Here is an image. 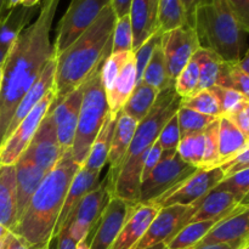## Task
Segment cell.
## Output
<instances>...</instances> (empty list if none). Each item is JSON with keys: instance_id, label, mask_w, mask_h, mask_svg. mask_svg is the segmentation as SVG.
Here are the masks:
<instances>
[{"instance_id": "obj_55", "label": "cell", "mask_w": 249, "mask_h": 249, "mask_svg": "<svg viewBox=\"0 0 249 249\" xmlns=\"http://www.w3.org/2000/svg\"><path fill=\"white\" fill-rule=\"evenodd\" d=\"M9 51H10V48H6V46L0 45V67L4 65L5 60H6L7 53H9Z\"/></svg>"}, {"instance_id": "obj_11", "label": "cell", "mask_w": 249, "mask_h": 249, "mask_svg": "<svg viewBox=\"0 0 249 249\" xmlns=\"http://www.w3.org/2000/svg\"><path fill=\"white\" fill-rule=\"evenodd\" d=\"M111 197L106 179L85 195L65 226L75 242L88 241Z\"/></svg>"}, {"instance_id": "obj_33", "label": "cell", "mask_w": 249, "mask_h": 249, "mask_svg": "<svg viewBox=\"0 0 249 249\" xmlns=\"http://www.w3.org/2000/svg\"><path fill=\"white\" fill-rule=\"evenodd\" d=\"M224 219V218H223ZM221 219L189 223L165 245L168 249H194Z\"/></svg>"}, {"instance_id": "obj_58", "label": "cell", "mask_w": 249, "mask_h": 249, "mask_svg": "<svg viewBox=\"0 0 249 249\" xmlns=\"http://www.w3.org/2000/svg\"><path fill=\"white\" fill-rule=\"evenodd\" d=\"M6 2L7 0H0V21L4 17V15L6 14Z\"/></svg>"}, {"instance_id": "obj_17", "label": "cell", "mask_w": 249, "mask_h": 249, "mask_svg": "<svg viewBox=\"0 0 249 249\" xmlns=\"http://www.w3.org/2000/svg\"><path fill=\"white\" fill-rule=\"evenodd\" d=\"M82 96L83 85L70 92L60 104L49 109V113L53 117V124H55L58 145L63 152L72 147Z\"/></svg>"}, {"instance_id": "obj_3", "label": "cell", "mask_w": 249, "mask_h": 249, "mask_svg": "<svg viewBox=\"0 0 249 249\" xmlns=\"http://www.w3.org/2000/svg\"><path fill=\"white\" fill-rule=\"evenodd\" d=\"M79 167L71 148L65 151L57 164L41 180L11 232L32 246L50 247L68 187Z\"/></svg>"}, {"instance_id": "obj_38", "label": "cell", "mask_w": 249, "mask_h": 249, "mask_svg": "<svg viewBox=\"0 0 249 249\" xmlns=\"http://www.w3.org/2000/svg\"><path fill=\"white\" fill-rule=\"evenodd\" d=\"M177 119L178 125H179L180 131V139L182 136H186L192 133H199V131H204V129L213 123L215 117L206 116L199 112L194 111V109L186 108V107H179L177 112Z\"/></svg>"}, {"instance_id": "obj_52", "label": "cell", "mask_w": 249, "mask_h": 249, "mask_svg": "<svg viewBox=\"0 0 249 249\" xmlns=\"http://www.w3.org/2000/svg\"><path fill=\"white\" fill-rule=\"evenodd\" d=\"M131 0H111L112 9H113L114 14H116L117 18L122 16L129 15V10H130Z\"/></svg>"}, {"instance_id": "obj_32", "label": "cell", "mask_w": 249, "mask_h": 249, "mask_svg": "<svg viewBox=\"0 0 249 249\" xmlns=\"http://www.w3.org/2000/svg\"><path fill=\"white\" fill-rule=\"evenodd\" d=\"M187 26L186 14L180 0H158L156 11V31L160 33Z\"/></svg>"}, {"instance_id": "obj_34", "label": "cell", "mask_w": 249, "mask_h": 249, "mask_svg": "<svg viewBox=\"0 0 249 249\" xmlns=\"http://www.w3.org/2000/svg\"><path fill=\"white\" fill-rule=\"evenodd\" d=\"M140 80L157 89L160 92L174 85V80L170 79L169 74H168L164 55H163L160 45L157 46L156 50L153 51L152 56L143 70L142 77Z\"/></svg>"}, {"instance_id": "obj_35", "label": "cell", "mask_w": 249, "mask_h": 249, "mask_svg": "<svg viewBox=\"0 0 249 249\" xmlns=\"http://www.w3.org/2000/svg\"><path fill=\"white\" fill-rule=\"evenodd\" d=\"M177 155L187 164H191L196 168H201L204 155L203 131L182 136L177 147Z\"/></svg>"}, {"instance_id": "obj_57", "label": "cell", "mask_w": 249, "mask_h": 249, "mask_svg": "<svg viewBox=\"0 0 249 249\" xmlns=\"http://www.w3.org/2000/svg\"><path fill=\"white\" fill-rule=\"evenodd\" d=\"M22 0H7L6 2V11H9V10L14 9V7L18 6V5H21Z\"/></svg>"}, {"instance_id": "obj_22", "label": "cell", "mask_w": 249, "mask_h": 249, "mask_svg": "<svg viewBox=\"0 0 249 249\" xmlns=\"http://www.w3.org/2000/svg\"><path fill=\"white\" fill-rule=\"evenodd\" d=\"M240 204L242 203L232 192L228 191L218 184L201 199V204L190 223L226 218Z\"/></svg>"}, {"instance_id": "obj_36", "label": "cell", "mask_w": 249, "mask_h": 249, "mask_svg": "<svg viewBox=\"0 0 249 249\" xmlns=\"http://www.w3.org/2000/svg\"><path fill=\"white\" fill-rule=\"evenodd\" d=\"M199 82V63L196 53L192 56L191 60L187 62L184 70L179 73L174 80L175 92L181 99L190 97L198 91Z\"/></svg>"}, {"instance_id": "obj_59", "label": "cell", "mask_w": 249, "mask_h": 249, "mask_svg": "<svg viewBox=\"0 0 249 249\" xmlns=\"http://www.w3.org/2000/svg\"><path fill=\"white\" fill-rule=\"evenodd\" d=\"M150 4H151V10H152V16L156 21V11H157L158 0H150Z\"/></svg>"}, {"instance_id": "obj_41", "label": "cell", "mask_w": 249, "mask_h": 249, "mask_svg": "<svg viewBox=\"0 0 249 249\" xmlns=\"http://www.w3.org/2000/svg\"><path fill=\"white\" fill-rule=\"evenodd\" d=\"M160 38H162V33L160 31H156L147 40L143 41L138 49L133 51L134 58H135V66H136V78L138 82L142 77L143 70H145L146 65H147L148 60L152 56L153 51L156 50L157 46L160 45Z\"/></svg>"}, {"instance_id": "obj_50", "label": "cell", "mask_w": 249, "mask_h": 249, "mask_svg": "<svg viewBox=\"0 0 249 249\" xmlns=\"http://www.w3.org/2000/svg\"><path fill=\"white\" fill-rule=\"evenodd\" d=\"M180 1H181L182 6H184L185 14H186L187 26L194 28V18L197 9L212 4L213 0H180Z\"/></svg>"}, {"instance_id": "obj_37", "label": "cell", "mask_w": 249, "mask_h": 249, "mask_svg": "<svg viewBox=\"0 0 249 249\" xmlns=\"http://www.w3.org/2000/svg\"><path fill=\"white\" fill-rule=\"evenodd\" d=\"M180 106L194 109L206 116L219 118L221 116V109L214 92L211 89L199 90L190 97H185L180 101Z\"/></svg>"}, {"instance_id": "obj_40", "label": "cell", "mask_w": 249, "mask_h": 249, "mask_svg": "<svg viewBox=\"0 0 249 249\" xmlns=\"http://www.w3.org/2000/svg\"><path fill=\"white\" fill-rule=\"evenodd\" d=\"M133 28L129 15L118 17L112 36V53H129L133 51Z\"/></svg>"}, {"instance_id": "obj_44", "label": "cell", "mask_w": 249, "mask_h": 249, "mask_svg": "<svg viewBox=\"0 0 249 249\" xmlns=\"http://www.w3.org/2000/svg\"><path fill=\"white\" fill-rule=\"evenodd\" d=\"M157 141L163 151H177L180 141V131L178 125L177 113L164 124L160 130Z\"/></svg>"}, {"instance_id": "obj_31", "label": "cell", "mask_w": 249, "mask_h": 249, "mask_svg": "<svg viewBox=\"0 0 249 249\" xmlns=\"http://www.w3.org/2000/svg\"><path fill=\"white\" fill-rule=\"evenodd\" d=\"M196 56L199 63L198 91L216 87L226 67V61L221 60L213 51L202 48L198 49Z\"/></svg>"}, {"instance_id": "obj_60", "label": "cell", "mask_w": 249, "mask_h": 249, "mask_svg": "<svg viewBox=\"0 0 249 249\" xmlns=\"http://www.w3.org/2000/svg\"><path fill=\"white\" fill-rule=\"evenodd\" d=\"M9 232H10V231L7 230V229H5L4 226L0 225V242H1V241L4 240L5 237H6V235H7V233H9Z\"/></svg>"}, {"instance_id": "obj_53", "label": "cell", "mask_w": 249, "mask_h": 249, "mask_svg": "<svg viewBox=\"0 0 249 249\" xmlns=\"http://www.w3.org/2000/svg\"><path fill=\"white\" fill-rule=\"evenodd\" d=\"M245 245V243H243ZM242 246V245H241ZM241 246L237 245H229V243H216V245H207V246H198L194 249H237Z\"/></svg>"}, {"instance_id": "obj_48", "label": "cell", "mask_w": 249, "mask_h": 249, "mask_svg": "<svg viewBox=\"0 0 249 249\" xmlns=\"http://www.w3.org/2000/svg\"><path fill=\"white\" fill-rule=\"evenodd\" d=\"M0 249H50L49 246H32L15 233L9 232L0 242Z\"/></svg>"}, {"instance_id": "obj_51", "label": "cell", "mask_w": 249, "mask_h": 249, "mask_svg": "<svg viewBox=\"0 0 249 249\" xmlns=\"http://www.w3.org/2000/svg\"><path fill=\"white\" fill-rule=\"evenodd\" d=\"M57 241V247L56 249H75L77 248V242L70 235L67 229H63L55 238Z\"/></svg>"}, {"instance_id": "obj_61", "label": "cell", "mask_w": 249, "mask_h": 249, "mask_svg": "<svg viewBox=\"0 0 249 249\" xmlns=\"http://www.w3.org/2000/svg\"><path fill=\"white\" fill-rule=\"evenodd\" d=\"M165 247V245H157V246H155V247H151V248H147V249H163Z\"/></svg>"}, {"instance_id": "obj_43", "label": "cell", "mask_w": 249, "mask_h": 249, "mask_svg": "<svg viewBox=\"0 0 249 249\" xmlns=\"http://www.w3.org/2000/svg\"><path fill=\"white\" fill-rule=\"evenodd\" d=\"M211 90L214 92L216 99H218L219 106H220L221 109V116L226 114L228 112L232 111L233 108H236L242 102L249 101L248 97L243 96L241 92L230 89V88L213 87Z\"/></svg>"}, {"instance_id": "obj_42", "label": "cell", "mask_w": 249, "mask_h": 249, "mask_svg": "<svg viewBox=\"0 0 249 249\" xmlns=\"http://www.w3.org/2000/svg\"><path fill=\"white\" fill-rule=\"evenodd\" d=\"M221 187L232 192L241 203H248L249 192V169L241 170L231 177L224 178L223 181L219 182Z\"/></svg>"}, {"instance_id": "obj_13", "label": "cell", "mask_w": 249, "mask_h": 249, "mask_svg": "<svg viewBox=\"0 0 249 249\" xmlns=\"http://www.w3.org/2000/svg\"><path fill=\"white\" fill-rule=\"evenodd\" d=\"M160 48L164 55L168 74L170 79L175 80L201 46L195 29L190 26H184L163 33Z\"/></svg>"}, {"instance_id": "obj_30", "label": "cell", "mask_w": 249, "mask_h": 249, "mask_svg": "<svg viewBox=\"0 0 249 249\" xmlns=\"http://www.w3.org/2000/svg\"><path fill=\"white\" fill-rule=\"evenodd\" d=\"M158 94H160V91L157 89L140 80V82L136 83L133 92L122 108V112L135 119L139 123L151 111L156 100H157Z\"/></svg>"}, {"instance_id": "obj_2", "label": "cell", "mask_w": 249, "mask_h": 249, "mask_svg": "<svg viewBox=\"0 0 249 249\" xmlns=\"http://www.w3.org/2000/svg\"><path fill=\"white\" fill-rule=\"evenodd\" d=\"M117 16L112 5L105 7L96 21L55 58L53 106L82 87L112 53V36Z\"/></svg>"}, {"instance_id": "obj_4", "label": "cell", "mask_w": 249, "mask_h": 249, "mask_svg": "<svg viewBox=\"0 0 249 249\" xmlns=\"http://www.w3.org/2000/svg\"><path fill=\"white\" fill-rule=\"evenodd\" d=\"M180 101L181 97L175 92L174 85L158 94L151 111L138 123L121 167L113 175L106 177L112 197H118L130 203H139L143 160L157 141L164 124L178 112Z\"/></svg>"}, {"instance_id": "obj_1", "label": "cell", "mask_w": 249, "mask_h": 249, "mask_svg": "<svg viewBox=\"0 0 249 249\" xmlns=\"http://www.w3.org/2000/svg\"><path fill=\"white\" fill-rule=\"evenodd\" d=\"M60 0H43L38 17L10 48L0 85V145L17 105L53 57L50 32Z\"/></svg>"}, {"instance_id": "obj_19", "label": "cell", "mask_w": 249, "mask_h": 249, "mask_svg": "<svg viewBox=\"0 0 249 249\" xmlns=\"http://www.w3.org/2000/svg\"><path fill=\"white\" fill-rule=\"evenodd\" d=\"M55 68L56 61L55 58H53V60L46 65V67L44 68V71L41 72V74L39 75L38 79L34 82V84L29 88L28 91H27L26 94H24V96L22 97V100L19 101V104L17 105L16 109H15L11 121H10L6 133H5L4 140L17 128V125L28 116L29 112H31L32 109L36 107V105L43 99L44 95H45L49 90L53 89V78H55Z\"/></svg>"}, {"instance_id": "obj_56", "label": "cell", "mask_w": 249, "mask_h": 249, "mask_svg": "<svg viewBox=\"0 0 249 249\" xmlns=\"http://www.w3.org/2000/svg\"><path fill=\"white\" fill-rule=\"evenodd\" d=\"M40 1L41 0H22L21 5H23L26 7H33L40 4Z\"/></svg>"}, {"instance_id": "obj_5", "label": "cell", "mask_w": 249, "mask_h": 249, "mask_svg": "<svg viewBox=\"0 0 249 249\" xmlns=\"http://www.w3.org/2000/svg\"><path fill=\"white\" fill-rule=\"evenodd\" d=\"M194 29L202 49L213 51L226 62H236L248 53V32L226 0H213L197 9Z\"/></svg>"}, {"instance_id": "obj_20", "label": "cell", "mask_w": 249, "mask_h": 249, "mask_svg": "<svg viewBox=\"0 0 249 249\" xmlns=\"http://www.w3.org/2000/svg\"><path fill=\"white\" fill-rule=\"evenodd\" d=\"M160 209L151 203H136L111 249H131L145 235Z\"/></svg>"}, {"instance_id": "obj_23", "label": "cell", "mask_w": 249, "mask_h": 249, "mask_svg": "<svg viewBox=\"0 0 249 249\" xmlns=\"http://www.w3.org/2000/svg\"><path fill=\"white\" fill-rule=\"evenodd\" d=\"M138 83L136 78V66L134 53L128 58L122 70L119 71L118 75L114 78L112 84L107 88L106 99L108 104L109 112L113 114H118L122 111L123 106L125 105L126 100L129 99L130 94L133 92Z\"/></svg>"}, {"instance_id": "obj_18", "label": "cell", "mask_w": 249, "mask_h": 249, "mask_svg": "<svg viewBox=\"0 0 249 249\" xmlns=\"http://www.w3.org/2000/svg\"><path fill=\"white\" fill-rule=\"evenodd\" d=\"M99 184L100 172H92V170H89L85 167H83V165H80L78 172L73 177L70 187H68L62 209H61L60 216H58L57 224H56L55 232H53V240L65 229L71 214L77 208V206L84 198L85 195L91 191L92 189H95Z\"/></svg>"}, {"instance_id": "obj_54", "label": "cell", "mask_w": 249, "mask_h": 249, "mask_svg": "<svg viewBox=\"0 0 249 249\" xmlns=\"http://www.w3.org/2000/svg\"><path fill=\"white\" fill-rule=\"evenodd\" d=\"M235 65L236 67H237L240 71H242L243 73L249 74V53H247L242 58H241V60L236 61Z\"/></svg>"}, {"instance_id": "obj_9", "label": "cell", "mask_w": 249, "mask_h": 249, "mask_svg": "<svg viewBox=\"0 0 249 249\" xmlns=\"http://www.w3.org/2000/svg\"><path fill=\"white\" fill-rule=\"evenodd\" d=\"M53 100H55V91L53 88L44 95L43 99L17 125V128L2 141L0 145V167L15 165L17 160L28 147L41 119L53 106Z\"/></svg>"}, {"instance_id": "obj_62", "label": "cell", "mask_w": 249, "mask_h": 249, "mask_svg": "<svg viewBox=\"0 0 249 249\" xmlns=\"http://www.w3.org/2000/svg\"><path fill=\"white\" fill-rule=\"evenodd\" d=\"M237 249H249V243L246 242L245 245H242L240 248H237Z\"/></svg>"}, {"instance_id": "obj_46", "label": "cell", "mask_w": 249, "mask_h": 249, "mask_svg": "<svg viewBox=\"0 0 249 249\" xmlns=\"http://www.w3.org/2000/svg\"><path fill=\"white\" fill-rule=\"evenodd\" d=\"M223 117L230 119L246 136H249V101L242 102Z\"/></svg>"}, {"instance_id": "obj_6", "label": "cell", "mask_w": 249, "mask_h": 249, "mask_svg": "<svg viewBox=\"0 0 249 249\" xmlns=\"http://www.w3.org/2000/svg\"><path fill=\"white\" fill-rule=\"evenodd\" d=\"M101 67L83 84L77 129L71 147L73 160L79 165H83L87 160L90 147L109 113L106 91L101 79Z\"/></svg>"}, {"instance_id": "obj_25", "label": "cell", "mask_w": 249, "mask_h": 249, "mask_svg": "<svg viewBox=\"0 0 249 249\" xmlns=\"http://www.w3.org/2000/svg\"><path fill=\"white\" fill-rule=\"evenodd\" d=\"M17 223L15 165L0 167V225L11 232Z\"/></svg>"}, {"instance_id": "obj_63", "label": "cell", "mask_w": 249, "mask_h": 249, "mask_svg": "<svg viewBox=\"0 0 249 249\" xmlns=\"http://www.w3.org/2000/svg\"><path fill=\"white\" fill-rule=\"evenodd\" d=\"M1 79H2V66L0 67V85H1Z\"/></svg>"}, {"instance_id": "obj_45", "label": "cell", "mask_w": 249, "mask_h": 249, "mask_svg": "<svg viewBox=\"0 0 249 249\" xmlns=\"http://www.w3.org/2000/svg\"><path fill=\"white\" fill-rule=\"evenodd\" d=\"M218 168H220L223 170L224 178L231 177V175L236 174V173L241 172V170L249 169V146L243 148L235 157L230 158L226 162H224Z\"/></svg>"}, {"instance_id": "obj_12", "label": "cell", "mask_w": 249, "mask_h": 249, "mask_svg": "<svg viewBox=\"0 0 249 249\" xmlns=\"http://www.w3.org/2000/svg\"><path fill=\"white\" fill-rule=\"evenodd\" d=\"M223 179L224 173L220 168L208 170L198 169L179 186L151 202V204L158 209L169 206H191L201 201L213 187L223 181Z\"/></svg>"}, {"instance_id": "obj_49", "label": "cell", "mask_w": 249, "mask_h": 249, "mask_svg": "<svg viewBox=\"0 0 249 249\" xmlns=\"http://www.w3.org/2000/svg\"><path fill=\"white\" fill-rule=\"evenodd\" d=\"M237 18L249 28V0H226Z\"/></svg>"}, {"instance_id": "obj_14", "label": "cell", "mask_w": 249, "mask_h": 249, "mask_svg": "<svg viewBox=\"0 0 249 249\" xmlns=\"http://www.w3.org/2000/svg\"><path fill=\"white\" fill-rule=\"evenodd\" d=\"M135 204L118 197H111L92 230L94 233L88 242L89 248L111 249L125 221L133 213Z\"/></svg>"}, {"instance_id": "obj_7", "label": "cell", "mask_w": 249, "mask_h": 249, "mask_svg": "<svg viewBox=\"0 0 249 249\" xmlns=\"http://www.w3.org/2000/svg\"><path fill=\"white\" fill-rule=\"evenodd\" d=\"M198 169L184 162L177 155V151H163L160 162L140 184L139 203H151L160 198L179 186Z\"/></svg>"}, {"instance_id": "obj_24", "label": "cell", "mask_w": 249, "mask_h": 249, "mask_svg": "<svg viewBox=\"0 0 249 249\" xmlns=\"http://www.w3.org/2000/svg\"><path fill=\"white\" fill-rule=\"evenodd\" d=\"M136 126H138V122L135 119L126 116L122 111L119 112L113 138H112L111 147H109L108 160H107V163L109 164V170L107 175H113L121 167L124 156H125L129 145L133 140Z\"/></svg>"}, {"instance_id": "obj_26", "label": "cell", "mask_w": 249, "mask_h": 249, "mask_svg": "<svg viewBox=\"0 0 249 249\" xmlns=\"http://www.w3.org/2000/svg\"><path fill=\"white\" fill-rule=\"evenodd\" d=\"M118 114H113L111 112L107 114L99 134L96 135L91 147H90L89 155H88L85 162L83 163V167H85L87 169L101 173L102 168L107 164L109 147H111Z\"/></svg>"}, {"instance_id": "obj_39", "label": "cell", "mask_w": 249, "mask_h": 249, "mask_svg": "<svg viewBox=\"0 0 249 249\" xmlns=\"http://www.w3.org/2000/svg\"><path fill=\"white\" fill-rule=\"evenodd\" d=\"M219 118L204 129V155L199 169L208 170L219 167V143H218Z\"/></svg>"}, {"instance_id": "obj_16", "label": "cell", "mask_w": 249, "mask_h": 249, "mask_svg": "<svg viewBox=\"0 0 249 249\" xmlns=\"http://www.w3.org/2000/svg\"><path fill=\"white\" fill-rule=\"evenodd\" d=\"M248 203L240 204L230 215L221 219L215 226H213L196 247L216 243L241 246L248 242Z\"/></svg>"}, {"instance_id": "obj_15", "label": "cell", "mask_w": 249, "mask_h": 249, "mask_svg": "<svg viewBox=\"0 0 249 249\" xmlns=\"http://www.w3.org/2000/svg\"><path fill=\"white\" fill-rule=\"evenodd\" d=\"M63 151L58 145L57 134L53 117L48 113L44 116L36 129V134L32 138L28 147L23 152L34 164L38 165L44 173H49L62 157Z\"/></svg>"}, {"instance_id": "obj_29", "label": "cell", "mask_w": 249, "mask_h": 249, "mask_svg": "<svg viewBox=\"0 0 249 249\" xmlns=\"http://www.w3.org/2000/svg\"><path fill=\"white\" fill-rule=\"evenodd\" d=\"M129 18L133 28L134 51L156 32V21L152 16L150 0H131Z\"/></svg>"}, {"instance_id": "obj_10", "label": "cell", "mask_w": 249, "mask_h": 249, "mask_svg": "<svg viewBox=\"0 0 249 249\" xmlns=\"http://www.w3.org/2000/svg\"><path fill=\"white\" fill-rule=\"evenodd\" d=\"M199 204L201 201L191 206H169L160 208L145 235L131 249H147L162 243L167 245L186 224L191 221Z\"/></svg>"}, {"instance_id": "obj_8", "label": "cell", "mask_w": 249, "mask_h": 249, "mask_svg": "<svg viewBox=\"0 0 249 249\" xmlns=\"http://www.w3.org/2000/svg\"><path fill=\"white\" fill-rule=\"evenodd\" d=\"M111 5V0H71L67 11L57 24L53 43V57L74 43L99 17L102 10Z\"/></svg>"}, {"instance_id": "obj_28", "label": "cell", "mask_w": 249, "mask_h": 249, "mask_svg": "<svg viewBox=\"0 0 249 249\" xmlns=\"http://www.w3.org/2000/svg\"><path fill=\"white\" fill-rule=\"evenodd\" d=\"M219 167L230 158L235 157L243 148L248 147V136H246L230 119L219 117L218 128Z\"/></svg>"}, {"instance_id": "obj_47", "label": "cell", "mask_w": 249, "mask_h": 249, "mask_svg": "<svg viewBox=\"0 0 249 249\" xmlns=\"http://www.w3.org/2000/svg\"><path fill=\"white\" fill-rule=\"evenodd\" d=\"M162 153L163 150L160 147V142L156 141L152 147L150 148V151L147 152V155H146L145 160H143L142 172H141V182L151 174V172L155 169L156 165L160 162V160H162Z\"/></svg>"}, {"instance_id": "obj_21", "label": "cell", "mask_w": 249, "mask_h": 249, "mask_svg": "<svg viewBox=\"0 0 249 249\" xmlns=\"http://www.w3.org/2000/svg\"><path fill=\"white\" fill-rule=\"evenodd\" d=\"M15 170H16V209L17 221H18L19 216L22 215L27 204L29 203L32 196L46 174L23 153L15 163Z\"/></svg>"}, {"instance_id": "obj_27", "label": "cell", "mask_w": 249, "mask_h": 249, "mask_svg": "<svg viewBox=\"0 0 249 249\" xmlns=\"http://www.w3.org/2000/svg\"><path fill=\"white\" fill-rule=\"evenodd\" d=\"M40 4L33 7H26L23 5L9 10L0 21V45L11 48L17 36L28 26L31 19L36 16Z\"/></svg>"}]
</instances>
